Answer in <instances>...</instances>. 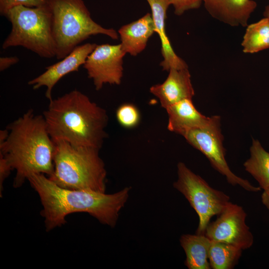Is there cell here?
Segmentation results:
<instances>
[{
	"label": "cell",
	"instance_id": "cell-1",
	"mask_svg": "<svg viewBox=\"0 0 269 269\" xmlns=\"http://www.w3.org/2000/svg\"><path fill=\"white\" fill-rule=\"evenodd\" d=\"M28 181L39 196L46 231L65 224L66 217L76 212L87 213L101 224L114 228L131 189L126 187L113 194L70 189L58 186L43 174H32Z\"/></svg>",
	"mask_w": 269,
	"mask_h": 269
},
{
	"label": "cell",
	"instance_id": "cell-2",
	"mask_svg": "<svg viewBox=\"0 0 269 269\" xmlns=\"http://www.w3.org/2000/svg\"><path fill=\"white\" fill-rule=\"evenodd\" d=\"M6 139L0 142V154L16 171L15 188L34 174L49 177L54 170L55 142L43 115L29 109L6 127Z\"/></svg>",
	"mask_w": 269,
	"mask_h": 269
},
{
	"label": "cell",
	"instance_id": "cell-3",
	"mask_svg": "<svg viewBox=\"0 0 269 269\" xmlns=\"http://www.w3.org/2000/svg\"><path fill=\"white\" fill-rule=\"evenodd\" d=\"M43 116L54 141L100 149L108 136L106 110L76 89L50 100Z\"/></svg>",
	"mask_w": 269,
	"mask_h": 269
},
{
	"label": "cell",
	"instance_id": "cell-4",
	"mask_svg": "<svg viewBox=\"0 0 269 269\" xmlns=\"http://www.w3.org/2000/svg\"><path fill=\"white\" fill-rule=\"evenodd\" d=\"M54 141V140H53ZM54 170L48 178L70 189L106 192L107 171L100 149L54 140Z\"/></svg>",
	"mask_w": 269,
	"mask_h": 269
},
{
	"label": "cell",
	"instance_id": "cell-5",
	"mask_svg": "<svg viewBox=\"0 0 269 269\" xmlns=\"http://www.w3.org/2000/svg\"><path fill=\"white\" fill-rule=\"evenodd\" d=\"M52 12V25L58 60L68 55L90 36L103 34L117 39L118 33L95 22L83 0H46Z\"/></svg>",
	"mask_w": 269,
	"mask_h": 269
},
{
	"label": "cell",
	"instance_id": "cell-6",
	"mask_svg": "<svg viewBox=\"0 0 269 269\" xmlns=\"http://www.w3.org/2000/svg\"><path fill=\"white\" fill-rule=\"evenodd\" d=\"M5 17L11 29L2 44L3 49L21 46L44 58L56 57L52 12L46 2L36 7L15 6Z\"/></svg>",
	"mask_w": 269,
	"mask_h": 269
},
{
	"label": "cell",
	"instance_id": "cell-7",
	"mask_svg": "<svg viewBox=\"0 0 269 269\" xmlns=\"http://www.w3.org/2000/svg\"><path fill=\"white\" fill-rule=\"evenodd\" d=\"M177 173L173 187L185 197L198 216L196 234L204 235L211 219L223 211L230 202V197L211 187L182 162L177 163Z\"/></svg>",
	"mask_w": 269,
	"mask_h": 269
},
{
	"label": "cell",
	"instance_id": "cell-8",
	"mask_svg": "<svg viewBox=\"0 0 269 269\" xmlns=\"http://www.w3.org/2000/svg\"><path fill=\"white\" fill-rule=\"evenodd\" d=\"M191 146L201 152L208 159L212 166L225 176L228 182L239 185L250 192L260 191V187L253 185L248 180L238 176L230 169L225 158L223 135L221 129L219 116H212L207 126L191 130L182 135Z\"/></svg>",
	"mask_w": 269,
	"mask_h": 269
},
{
	"label": "cell",
	"instance_id": "cell-9",
	"mask_svg": "<svg viewBox=\"0 0 269 269\" xmlns=\"http://www.w3.org/2000/svg\"><path fill=\"white\" fill-rule=\"evenodd\" d=\"M215 221L208 224L204 235L211 241L226 243L242 250L251 248L254 237L246 222L242 207L230 201Z\"/></svg>",
	"mask_w": 269,
	"mask_h": 269
},
{
	"label": "cell",
	"instance_id": "cell-10",
	"mask_svg": "<svg viewBox=\"0 0 269 269\" xmlns=\"http://www.w3.org/2000/svg\"><path fill=\"white\" fill-rule=\"evenodd\" d=\"M126 53L121 44L97 45L83 65L96 90L106 84L120 85L123 76V58Z\"/></svg>",
	"mask_w": 269,
	"mask_h": 269
},
{
	"label": "cell",
	"instance_id": "cell-11",
	"mask_svg": "<svg viewBox=\"0 0 269 269\" xmlns=\"http://www.w3.org/2000/svg\"><path fill=\"white\" fill-rule=\"evenodd\" d=\"M96 45L90 43L78 45L61 61L46 67L44 72L29 81L28 84L33 90L46 87L45 96L49 101L52 100V91L55 85L65 75L78 71Z\"/></svg>",
	"mask_w": 269,
	"mask_h": 269
},
{
	"label": "cell",
	"instance_id": "cell-12",
	"mask_svg": "<svg viewBox=\"0 0 269 269\" xmlns=\"http://www.w3.org/2000/svg\"><path fill=\"white\" fill-rule=\"evenodd\" d=\"M168 72V76L163 83L154 85L149 89L165 109L183 100L192 99L195 95L188 68H172Z\"/></svg>",
	"mask_w": 269,
	"mask_h": 269
},
{
	"label": "cell",
	"instance_id": "cell-13",
	"mask_svg": "<svg viewBox=\"0 0 269 269\" xmlns=\"http://www.w3.org/2000/svg\"><path fill=\"white\" fill-rule=\"evenodd\" d=\"M151 11V16L155 27V32L159 36L161 44L163 60L160 65L163 70L169 71L172 68H187L186 63L174 52L166 33L165 21L167 11L171 5L168 0H146Z\"/></svg>",
	"mask_w": 269,
	"mask_h": 269
},
{
	"label": "cell",
	"instance_id": "cell-14",
	"mask_svg": "<svg viewBox=\"0 0 269 269\" xmlns=\"http://www.w3.org/2000/svg\"><path fill=\"white\" fill-rule=\"evenodd\" d=\"M214 18L233 26H246L257 7L253 0H202Z\"/></svg>",
	"mask_w": 269,
	"mask_h": 269
},
{
	"label": "cell",
	"instance_id": "cell-15",
	"mask_svg": "<svg viewBox=\"0 0 269 269\" xmlns=\"http://www.w3.org/2000/svg\"><path fill=\"white\" fill-rule=\"evenodd\" d=\"M165 110L168 117L167 129L182 136L191 130L208 125L212 120V116L201 114L190 99L183 100Z\"/></svg>",
	"mask_w": 269,
	"mask_h": 269
},
{
	"label": "cell",
	"instance_id": "cell-16",
	"mask_svg": "<svg viewBox=\"0 0 269 269\" xmlns=\"http://www.w3.org/2000/svg\"><path fill=\"white\" fill-rule=\"evenodd\" d=\"M155 32L151 13L122 26L118 30L121 45L126 54L136 56L146 47L149 38Z\"/></svg>",
	"mask_w": 269,
	"mask_h": 269
},
{
	"label": "cell",
	"instance_id": "cell-17",
	"mask_svg": "<svg viewBox=\"0 0 269 269\" xmlns=\"http://www.w3.org/2000/svg\"><path fill=\"white\" fill-rule=\"evenodd\" d=\"M179 242L186 255L184 264L189 269H211L208 260L211 241L205 235L183 234Z\"/></svg>",
	"mask_w": 269,
	"mask_h": 269
},
{
	"label": "cell",
	"instance_id": "cell-18",
	"mask_svg": "<svg viewBox=\"0 0 269 269\" xmlns=\"http://www.w3.org/2000/svg\"><path fill=\"white\" fill-rule=\"evenodd\" d=\"M250 156L244 163L245 170L258 182L261 189L269 188V152L257 139H253Z\"/></svg>",
	"mask_w": 269,
	"mask_h": 269
},
{
	"label": "cell",
	"instance_id": "cell-19",
	"mask_svg": "<svg viewBox=\"0 0 269 269\" xmlns=\"http://www.w3.org/2000/svg\"><path fill=\"white\" fill-rule=\"evenodd\" d=\"M243 251L231 244L211 241L208 255L211 269H233L238 264Z\"/></svg>",
	"mask_w": 269,
	"mask_h": 269
},
{
	"label": "cell",
	"instance_id": "cell-20",
	"mask_svg": "<svg viewBox=\"0 0 269 269\" xmlns=\"http://www.w3.org/2000/svg\"><path fill=\"white\" fill-rule=\"evenodd\" d=\"M242 46L246 53H254L269 48V17L248 25Z\"/></svg>",
	"mask_w": 269,
	"mask_h": 269
},
{
	"label": "cell",
	"instance_id": "cell-21",
	"mask_svg": "<svg viewBox=\"0 0 269 269\" xmlns=\"http://www.w3.org/2000/svg\"><path fill=\"white\" fill-rule=\"evenodd\" d=\"M116 116L119 124L127 129L136 127L140 120L138 109L131 103H125L120 106L116 111Z\"/></svg>",
	"mask_w": 269,
	"mask_h": 269
},
{
	"label": "cell",
	"instance_id": "cell-22",
	"mask_svg": "<svg viewBox=\"0 0 269 269\" xmlns=\"http://www.w3.org/2000/svg\"><path fill=\"white\" fill-rule=\"evenodd\" d=\"M46 2V0H0V14L5 17L9 10L15 6L36 7Z\"/></svg>",
	"mask_w": 269,
	"mask_h": 269
},
{
	"label": "cell",
	"instance_id": "cell-23",
	"mask_svg": "<svg viewBox=\"0 0 269 269\" xmlns=\"http://www.w3.org/2000/svg\"><path fill=\"white\" fill-rule=\"evenodd\" d=\"M177 15L183 14L185 11L199 8L202 0H168Z\"/></svg>",
	"mask_w": 269,
	"mask_h": 269
},
{
	"label": "cell",
	"instance_id": "cell-24",
	"mask_svg": "<svg viewBox=\"0 0 269 269\" xmlns=\"http://www.w3.org/2000/svg\"><path fill=\"white\" fill-rule=\"evenodd\" d=\"M11 167L7 162L4 158L0 154V196L3 189V183L4 180L8 176L11 171Z\"/></svg>",
	"mask_w": 269,
	"mask_h": 269
},
{
	"label": "cell",
	"instance_id": "cell-25",
	"mask_svg": "<svg viewBox=\"0 0 269 269\" xmlns=\"http://www.w3.org/2000/svg\"><path fill=\"white\" fill-rule=\"evenodd\" d=\"M19 58L16 56L1 57L0 58V71H3L10 66L18 63Z\"/></svg>",
	"mask_w": 269,
	"mask_h": 269
},
{
	"label": "cell",
	"instance_id": "cell-26",
	"mask_svg": "<svg viewBox=\"0 0 269 269\" xmlns=\"http://www.w3.org/2000/svg\"><path fill=\"white\" fill-rule=\"evenodd\" d=\"M261 197L263 204L269 210V188L264 190Z\"/></svg>",
	"mask_w": 269,
	"mask_h": 269
},
{
	"label": "cell",
	"instance_id": "cell-27",
	"mask_svg": "<svg viewBox=\"0 0 269 269\" xmlns=\"http://www.w3.org/2000/svg\"><path fill=\"white\" fill-rule=\"evenodd\" d=\"M264 15L265 17H269V5L266 7L265 10L264 12Z\"/></svg>",
	"mask_w": 269,
	"mask_h": 269
}]
</instances>
